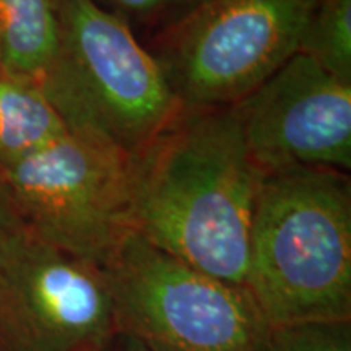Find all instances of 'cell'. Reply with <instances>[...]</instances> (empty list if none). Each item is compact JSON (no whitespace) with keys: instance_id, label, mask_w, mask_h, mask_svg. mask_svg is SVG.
Here are the masks:
<instances>
[{"instance_id":"cell-1","label":"cell","mask_w":351,"mask_h":351,"mask_svg":"<svg viewBox=\"0 0 351 351\" xmlns=\"http://www.w3.org/2000/svg\"><path fill=\"white\" fill-rule=\"evenodd\" d=\"M261 178L234 104L182 106L132 158L130 231L204 274L245 288Z\"/></svg>"},{"instance_id":"cell-2","label":"cell","mask_w":351,"mask_h":351,"mask_svg":"<svg viewBox=\"0 0 351 351\" xmlns=\"http://www.w3.org/2000/svg\"><path fill=\"white\" fill-rule=\"evenodd\" d=\"M245 289L269 327L351 320V179L330 168L262 174Z\"/></svg>"},{"instance_id":"cell-3","label":"cell","mask_w":351,"mask_h":351,"mask_svg":"<svg viewBox=\"0 0 351 351\" xmlns=\"http://www.w3.org/2000/svg\"><path fill=\"white\" fill-rule=\"evenodd\" d=\"M60 41L39 83L69 132L134 158L181 111L163 69L124 20L96 0H59Z\"/></svg>"},{"instance_id":"cell-4","label":"cell","mask_w":351,"mask_h":351,"mask_svg":"<svg viewBox=\"0 0 351 351\" xmlns=\"http://www.w3.org/2000/svg\"><path fill=\"white\" fill-rule=\"evenodd\" d=\"M117 330L161 351H262L269 326L243 287L187 265L130 231L103 263Z\"/></svg>"},{"instance_id":"cell-5","label":"cell","mask_w":351,"mask_h":351,"mask_svg":"<svg viewBox=\"0 0 351 351\" xmlns=\"http://www.w3.org/2000/svg\"><path fill=\"white\" fill-rule=\"evenodd\" d=\"M322 0H205L152 52L182 106H231L300 51Z\"/></svg>"},{"instance_id":"cell-6","label":"cell","mask_w":351,"mask_h":351,"mask_svg":"<svg viewBox=\"0 0 351 351\" xmlns=\"http://www.w3.org/2000/svg\"><path fill=\"white\" fill-rule=\"evenodd\" d=\"M0 182L26 231L99 265L130 232L132 156L96 135L67 132Z\"/></svg>"},{"instance_id":"cell-7","label":"cell","mask_w":351,"mask_h":351,"mask_svg":"<svg viewBox=\"0 0 351 351\" xmlns=\"http://www.w3.org/2000/svg\"><path fill=\"white\" fill-rule=\"evenodd\" d=\"M106 271L32 232L0 252V346L5 351H95L114 332Z\"/></svg>"},{"instance_id":"cell-8","label":"cell","mask_w":351,"mask_h":351,"mask_svg":"<svg viewBox=\"0 0 351 351\" xmlns=\"http://www.w3.org/2000/svg\"><path fill=\"white\" fill-rule=\"evenodd\" d=\"M252 163L351 169V85L296 52L234 104Z\"/></svg>"},{"instance_id":"cell-9","label":"cell","mask_w":351,"mask_h":351,"mask_svg":"<svg viewBox=\"0 0 351 351\" xmlns=\"http://www.w3.org/2000/svg\"><path fill=\"white\" fill-rule=\"evenodd\" d=\"M67 132L36 82L0 69V174Z\"/></svg>"},{"instance_id":"cell-10","label":"cell","mask_w":351,"mask_h":351,"mask_svg":"<svg viewBox=\"0 0 351 351\" xmlns=\"http://www.w3.org/2000/svg\"><path fill=\"white\" fill-rule=\"evenodd\" d=\"M59 41V0H0V69L39 85Z\"/></svg>"},{"instance_id":"cell-11","label":"cell","mask_w":351,"mask_h":351,"mask_svg":"<svg viewBox=\"0 0 351 351\" xmlns=\"http://www.w3.org/2000/svg\"><path fill=\"white\" fill-rule=\"evenodd\" d=\"M298 52L351 85V0H322Z\"/></svg>"},{"instance_id":"cell-12","label":"cell","mask_w":351,"mask_h":351,"mask_svg":"<svg viewBox=\"0 0 351 351\" xmlns=\"http://www.w3.org/2000/svg\"><path fill=\"white\" fill-rule=\"evenodd\" d=\"M262 351H351V320L270 327Z\"/></svg>"},{"instance_id":"cell-13","label":"cell","mask_w":351,"mask_h":351,"mask_svg":"<svg viewBox=\"0 0 351 351\" xmlns=\"http://www.w3.org/2000/svg\"><path fill=\"white\" fill-rule=\"evenodd\" d=\"M114 15L132 25L138 21L142 25H161V33L168 32L171 26L186 19L191 12L202 5L205 0H106ZM158 34V36H160Z\"/></svg>"},{"instance_id":"cell-14","label":"cell","mask_w":351,"mask_h":351,"mask_svg":"<svg viewBox=\"0 0 351 351\" xmlns=\"http://www.w3.org/2000/svg\"><path fill=\"white\" fill-rule=\"evenodd\" d=\"M21 230H23V226L13 212L10 199H8L5 189L0 182V252L3 251L8 241Z\"/></svg>"},{"instance_id":"cell-15","label":"cell","mask_w":351,"mask_h":351,"mask_svg":"<svg viewBox=\"0 0 351 351\" xmlns=\"http://www.w3.org/2000/svg\"><path fill=\"white\" fill-rule=\"evenodd\" d=\"M95 351H161L138 337L127 332L116 330L109 339Z\"/></svg>"},{"instance_id":"cell-16","label":"cell","mask_w":351,"mask_h":351,"mask_svg":"<svg viewBox=\"0 0 351 351\" xmlns=\"http://www.w3.org/2000/svg\"><path fill=\"white\" fill-rule=\"evenodd\" d=\"M0 351H5V350H3V348H2V346H0Z\"/></svg>"}]
</instances>
